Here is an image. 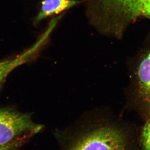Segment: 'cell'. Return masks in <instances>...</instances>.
<instances>
[{
  "label": "cell",
  "instance_id": "1",
  "mask_svg": "<svg viewBox=\"0 0 150 150\" xmlns=\"http://www.w3.org/2000/svg\"><path fill=\"white\" fill-rule=\"evenodd\" d=\"M58 133L61 150H128L127 134L105 113L89 114Z\"/></svg>",
  "mask_w": 150,
  "mask_h": 150
},
{
  "label": "cell",
  "instance_id": "2",
  "mask_svg": "<svg viewBox=\"0 0 150 150\" xmlns=\"http://www.w3.org/2000/svg\"><path fill=\"white\" fill-rule=\"evenodd\" d=\"M149 0H85L90 23L103 33L118 32L120 20H132L142 13Z\"/></svg>",
  "mask_w": 150,
  "mask_h": 150
},
{
  "label": "cell",
  "instance_id": "3",
  "mask_svg": "<svg viewBox=\"0 0 150 150\" xmlns=\"http://www.w3.org/2000/svg\"><path fill=\"white\" fill-rule=\"evenodd\" d=\"M43 126L34 122L31 115L9 108L0 109V146L25 137H32Z\"/></svg>",
  "mask_w": 150,
  "mask_h": 150
},
{
  "label": "cell",
  "instance_id": "4",
  "mask_svg": "<svg viewBox=\"0 0 150 150\" xmlns=\"http://www.w3.org/2000/svg\"><path fill=\"white\" fill-rule=\"evenodd\" d=\"M47 38V35L43 34L39 40L29 49L14 58L0 61V89L9 74L15 68L32 59L45 45Z\"/></svg>",
  "mask_w": 150,
  "mask_h": 150
},
{
  "label": "cell",
  "instance_id": "5",
  "mask_svg": "<svg viewBox=\"0 0 150 150\" xmlns=\"http://www.w3.org/2000/svg\"><path fill=\"white\" fill-rule=\"evenodd\" d=\"M80 3L79 0H42L39 11L34 19V24L38 25L51 16L62 14Z\"/></svg>",
  "mask_w": 150,
  "mask_h": 150
},
{
  "label": "cell",
  "instance_id": "6",
  "mask_svg": "<svg viewBox=\"0 0 150 150\" xmlns=\"http://www.w3.org/2000/svg\"><path fill=\"white\" fill-rule=\"evenodd\" d=\"M137 76L140 96L150 109V52L139 62Z\"/></svg>",
  "mask_w": 150,
  "mask_h": 150
},
{
  "label": "cell",
  "instance_id": "7",
  "mask_svg": "<svg viewBox=\"0 0 150 150\" xmlns=\"http://www.w3.org/2000/svg\"><path fill=\"white\" fill-rule=\"evenodd\" d=\"M142 150H150V118L142 131Z\"/></svg>",
  "mask_w": 150,
  "mask_h": 150
},
{
  "label": "cell",
  "instance_id": "8",
  "mask_svg": "<svg viewBox=\"0 0 150 150\" xmlns=\"http://www.w3.org/2000/svg\"><path fill=\"white\" fill-rule=\"evenodd\" d=\"M29 137H25L9 144L4 146H0V150H15L22 144H23V143L26 141V139H28Z\"/></svg>",
  "mask_w": 150,
  "mask_h": 150
},
{
  "label": "cell",
  "instance_id": "9",
  "mask_svg": "<svg viewBox=\"0 0 150 150\" xmlns=\"http://www.w3.org/2000/svg\"><path fill=\"white\" fill-rule=\"evenodd\" d=\"M142 13L150 18V0H149L145 5L142 11Z\"/></svg>",
  "mask_w": 150,
  "mask_h": 150
}]
</instances>
